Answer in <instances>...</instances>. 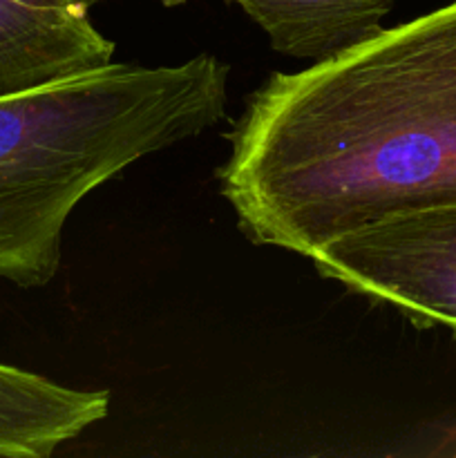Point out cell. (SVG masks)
<instances>
[{"mask_svg":"<svg viewBox=\"0 0 456 458\" xmlns=\"http://www.w3.org/2000/svg\"><path fill=\"white\" fill-rule=\"evenodd\" d=\"M114 43L65 0H0V98L112 63Z\"/></svg>","mask_w":456,"mask_h":458,"instance_id":"cell-4","label":"cell"},{"mask_svg":"<svg viewBox=\"0 0 456 458\" xmlns=\"http://www.w3.org/2000/svg\"><path fill=\"white\" fill-rule=\"evenodd\" d=\"M65 3L74 4V7H79V9H89V7H92V4L101 3V0H65Z\"/></svg>","mask_w":456,"mask_h":458,"instance_id":"cell-7","label":"cell"},{"mask_svg":"<svg viewBox=\"0 0 456 458\" xmlns=\"http://www.w3.org/2000/svg\"><path fill=\"white\" fill-rule=\"evenodd\" d=\"M228 141L219 192L258 246L308 258L384 215L456 204V0L271 74Z\"/></svg>","mask_w":456,"mask_h":458,"instance_id":"cell-1","label":"cell"},{"mask_svg":"<svg viewBox=\"0 0 456 458\" xmlns=\"http://www.w3.org/2000/svg\"><path fill=\"white\" fill-rule=\"evenodd\" d=\"M110 414L106 389H74L0 362V458H49Z\"/></svg>","mask_w":456,"mask_h":458,"instance_id":"cell-5","label":"cell"},{"mask_svg":"<svg viewBox=\"0 0 456 458\" xmlns=\"http://www.w3.org/2000/svg\"><path fill=\"white\" fill-rule=\"evenodd\" d=\"M307 259L322 277L396 309L418 329L445 327L456 338V204L384 215Z\"/></svg>","mask_w":456,"mask_h":458,"instance_id":"cell-3","label":"cell"},{"mask_svg":"<svg viewBox=\"0 0 456 458\" xmlns=\"http://www.w3.org/2000/svg\"><path fill=\"white\" fill-rule=\"evenodd\" d=\"M228 76L204 52L179 65L107 63L0 98V280L49 284L76 206L137 161L217 125Z\"/></svg>","mask_w":456,"mask_h":458,"instance_id":"cell-2","label":"cell"},{"mask_svg":"<svg viewBox=\"0 0 456 458\" xmlns=\"http://www.w3.org/2000/svg\"><path fill=\"white\" fill-rule=\"evenodd\" d=\"M268 36L275 52L329 61L384 30L396 0H231Z\"/></svg>","mask_w":456,"mask_h":458,"instance_id":"cell-6","label":"cell"}]
</instances>
